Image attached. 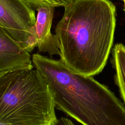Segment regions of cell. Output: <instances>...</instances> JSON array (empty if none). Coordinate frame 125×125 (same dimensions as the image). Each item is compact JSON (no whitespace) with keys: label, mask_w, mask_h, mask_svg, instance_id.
<instances>
[{"label":"cell","mask_w":125,"mask_h":125,"mask_svg":"<svg viewBox=\"0 0 125 125\" xmlns=\"http://www.w3.org/2000/svg\"><path fill=\"white\" fill-rule=\"evenodd\" d=\"M26 4L34 10L42 6L60 7L64 8L72 0H23Z\"/></svg>","instance_id":"8"},{"label":"cell","mask_w":125,"mask_h":125,"mask_svg":"<svg viewBox=\"0 0 125 125\" xmlns=\"http://www.w3.org/2000/svg\"><path fill=\"white\" fill-rule=\"evenodd\" d=\"M35 10L23 0H0V27L24 50L37 45Z\"/></svg>","instance_id":"4"},{"label":"cell","mask_w":125,"mask_h":125,"mask_svg":"<svg viewBox=\"0 0 125 125\" xmlns=\"http://www.w3.org/2000/svg\"><path fill=\"white\" fill-rule=\"evenodd\" d=\"M111 63L115 70L114 81L125 106V46L116 43L111 50Z\"/></svg>","instance_id":"7"},{"label":"cell","mask_w":125,"mask_h":125,"mask_svg":"<svg viewBox=\"0 0 125 125\" xmlns=\"http://www.w3.org/2000/svg\"><path fill=\"white\" fill-rule=\"evenodd\" d=\"M32 57L51 88L57 109L82 125H125V106L107 86L71 71L60 59L39 53Z\"/></svg>","instance_id":"2"},{"label":"cell","mask_w":125,"mask_h":125,"mask_svg":"<svg viewBox=\"0 0 125 125\" xmlns=\"http://www.w3.org/2000/svg\"><path fill=\"white\" fill-rule=\"evenodd\" d=\"M55 8L42 6L37 9V47L40 52L47 53L50 56H60V51L58 46L56 35L52 34L51 31Z\"/></svg>","instance_id":"6"},{"label":"cell","mask_w":125,"mask_h":125,"mask_svg":"<svg viewBox=\"0 0 125 125\" xmlns=\"http://www.w3.org/2000/svg\"><path fill=\"white\" fill-rule=\"evenodd\" d=\"M34 68L30 53L0 27V75Z\"/></svg>","instance_id":"5"},{"label":"cell","mask_w":125,"mask_h":125,"mask_svg":"<svg viewBox=\"0 0 125 125\" xmlns=\"http://www.w3.org/2000/svg\"><path fill=\"white\" fill-rule=\"evenodd\" d=\"M0 125H3V124H0Z\"/></svg>","instance_id":"11"},{"label":"cell","mask_w":125,"mask_h":125,"mask_svg":"<svg viewBox=\"0 0 125 125\" xmlns=\"http://www.w3.org/2000/svg\"><path fill=\"white\" fill-rule=\"evenodd\" d=\"M54 125H76L74 124L71 120L65 117H62L59 118L57 122Z\"/></svg>","instance_id":"9"},{"label":"cell","mask_w":125,"mask_h":125,"mask_svg":"<svg viewBox=\"0 0 125 125\" xmlns=\"http://www.w3.org/2000/svg\"><path fill=\"white\" fill-rule=\"evenodd\" d=\"M116 9L109 0H72L55 28L60 60L85 76L101 73L111 51Z\"/></svg>","instance_id":"1"},{"label":"cell","mask_w":125,"mask_h":125,"mask_svg":"<svg viewBox=\"0 0 125 125\" xmlns=\"http://www.w3.org/2000/svg\"><path fill=\"white\" fill-rule=\"evenodd\" d=\"M124 0V7H125V8H124V11H125V0Z\"/></svg>","instance_id":"10"},{"label":"cell","mask_w":125,"mask_h":125,"mask_svg":"<svg viewBox=\"0 0 125 125\" xmlns=\"http://www.w3.org/2000/svg\"><path fill=\"white\" fill-rule=\"evenodd\" d=\"M55 108L51 88L36 68L0 75V124L54 125Z\"/></svg>","instance_id":"3"}]
</instances>
